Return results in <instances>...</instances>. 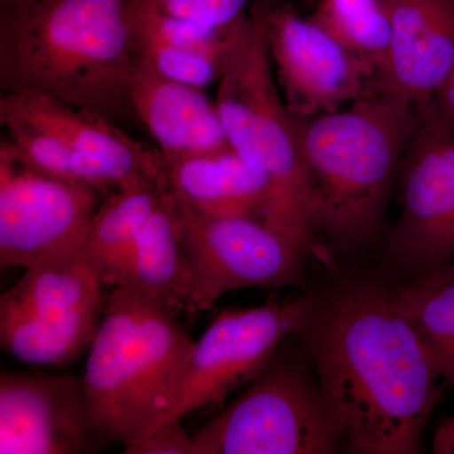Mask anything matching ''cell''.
Masks as SVG:
<instances>
[{"mask_svg":"<svg viewBox=\"0 0 454 454\" xmlns=\"http://www.w3.org/2000/svg\"><path fill=\"white\" fill-rule=\"evenodd\" d=\"M443 379L444 380L450 382V384H454V358L452 364H450V369H448L447 372L444 373Z\"/></svg>","mask_w":454,"mask_h":454,"instance_id":"cell-28","label":"cell"},{"mask_svg":"<svg viewBox=\"0 0 454 454\" xmlns=\"http://www.w3.org/2000/svg\"><path fill=\"white\" fill-rule=\"evenodd\" d=\"M143 3L170 16L225 28L247 12L249 0H143Z\"/></svg>","mask_w":454,"mask_h":454,"instance_id":"cell-24","label":"cell"},{"mask_svg":"<svg viewBox=\"0 0 454 454\" xmlns=\"http://www.w3.org/2000/svg\"><path fill=\"white\" fill-rule=\"evenodd\" d=\"M127 454H196L193 435L188 434L182 419L173 418L155 427L138 441L124 447Z\"/></svg>","mask_w":454,"mask_h":454,"instance_id":"cell-25","label":"cell"},{"mask_svg":"<svg viewBox=\"0 0 454 454\" xmlns=\"http://www.w3.org/2000/svg\"><path fill=\"white\" fill-rule=\"evenodd\" d=\"M104 288L97 271L76 252L26 269L23 277L2 293L0 304L43 315H66L101 309Z\"/></svg>","mask_w":454,"mask_h":454,"instance_id":"cell-20","label":"cell"},{"mask_svg":"<svg viewBox=\"0 0 454 454\" xmlns=\"http://www.w3.org/2000/svg\"><path fill=\"white\" fill-rule=\"evenodd\" d=\"M230 27L200 25L139 0L133 18L136 59L168 79L205 89L219 82Z\"/></svg>","mask_w":454,"mask_h":454,"instance_id":"cell-16","label":"cell"},{"mask_svg":"<svg viewBox=\"0 0 454 454\" xmlns=\"http://www.w3.org/2000/svg\"><path fill=\"white\" fill-rule=\"evenodd\" d=\"M265 27L274 74L293 115L310 118L378 95L375 68L291 4L265 0Z\"/></svg>","mask_w":454,"mask_h":454,"instance_id":"cell-11","label":"cell"},{"mask_svg":"<svg viewBox=\"0 0 454 454\" xmlns=\"http://www.w3.org/2000/svg\"><path fill=\"white\" fill-rule=\"evenodd\" d=\"M104 196L35 168L11 139L0 143V264L28 269L79 250Z\"/></svg>","mask_w":454,"mask_h":454,"instance_id":"cell-10","label":"cell"},{"mask_svg":"<svg viewBox=\"0 0 454 454\" xmlns=\"http://www.w3.org/2000/svg\"><path fill=\"white\" fill-rule=\"evenodd\" d=\"M0 113L31 121L64 140L110 191L157 184L166 177L160 152L130 138L103 116L29 92L2 95Z\"/></svg>","mask_w":454,"mask_h":454,"instance_id":"cell-13","label":"cell"},{"mask_svg":"<svg viewBox=\"0 0 454 454\" xmlns=\"http://www.w3.org/2000/svg\"><path fill=\"white\" fill-rule=\"evenodd\" d=\"M394 301L443 379L454 358V264L413 277Z\"/></svg>","mask_w":454,"mask_h":454,"instance_id":"cell-21","label":"cell"},{"mask_svg":"<svg viewBox=\"0 0 454 454\" xmlns=\"http://www.w3.org/2000/svg\"><path fill=\"white\" fill-rule=\"evenodd\" d=\"M103 447L82 376L0 373V454H82Z\"/></svg>","mask_w":454,"mask_h":454,"instance_id":"cell-12","label":"cell"},{"mask_svg":"<svg viewBox=\"0 0 454 454\" xmlns=\"http://www.w3.org/2000/svg\"><path fill=\"white\" fill-rule=\"evenodd\" d=\"M121 286L188 312L192 277L167 177L153 210L140 230Z\"/></svg>","mask_w":454,"mask_h":454,"instance_id":"cell-18","label":"cell"},{"mask_svg":"<svg viewBox=\"0 0 454 454\" xmlns=\"http://www.w3.org/2000/svg\"><path fill=\"white\" fill-rule=\"evenodd\" d=\"M315 301L313 295H301L221 310L193 343L177 396L163 422L182 419L203 406L223 404L247 387L280 346L303 328Z\"/></svg>","mask_w":454,"mask_h":454,"instance_id":"cell-9","label":"cell"},{"mask_svg":"<svg viewBox=\"0 0 454 454\" xmlns=\"http://www.w3.org/2000/svg\"><path fill=\"white\" fill-rule=\"evenodd\" d=\"M163 163L170 190L193 210L262 221L270 199V182L234 149L172 158Z\"/></svg>","mask_w":454,"mask_h":454,"instance_id":"cell-17","label":"cell"},{"mask_svg":"<svg viewBox=\"0 0 454 454\" xmlns=\"http://www.w3.org/2000/svg\"><path fill=\"white\" fill-rule=\"evenodd\" d=\"M139 0H0V94L44 95L115 122L133 116Z\"/></svg>","mask_w":454,"mask_h":454,"instance_id":"cell-2","label":"cell"},{"mask_svg":"<svg viewBox=\"0 0 454 454\" xmlns=\"http://www.w3.org/2000/svg\"><path fill=\"white\" fill-rule=\"evenodd\" d=\"M166 177L157 184L114 190L86 227L79 252L106 288L121 286L140 230L153 210Z\"/></svg>","mask_w":454,"mask_h":454,"instance_id":"cell-19","label":"cell"},{"mask_svg":"<svg viewBox=\"0 0 454 454\" xmlns=\"http://www.w3.org/2000/svg\"><path fill=\"white\" fill-rule=\"evenodd\" d=\"M432 97L439 118L454 130V65Z\"/></svg>","mask_w":454,"mask_h":454,"instance_id":"cell-26","label":"cell"},{"mask_svg":"<svg viewBox=\"0 0 454 454\" xmlns=\"http://www.w3.org/2000/svg\"><path fill=\"white\" fill-rule=\"evenodd\" d=\"M293 121L309 223L322 252H363L379 243L417 128L414 103L378 94Z\"/></svg>","mask_w":454,"mask_h":454,"instance_id":"cell-3","label":"cell"},{"mask_svg":"<svg viewBox=\"0 0 454 454\" xmlns=\"http://www.w3.org/2000/svg\"><path fill=\"white\" fill-rule=\"evenodd\" d=\"M291 339V337H289ZM288 340L196 434V454L343 453V435L306 351Z\"/></svg>","mask_w":454,"mask_h":454,"instance_id":"cell-6","label":"cell"},{"mask_svg":"<svg viewBox=\"0 0 454 454\" xmlns=\"http://www.w3.org/2000/svg\"><path fill=\"white\" fill-rule=\"evenodd\" d=\"M215 103L230 146L270 182L262 221L309 255H321L307 211L294 121L269 55L265 0L230 27Z\"/></svg>","mask_w":454,"mask_h":454,"instance_id":"cell-5","label":"cell"},{"mask_svg":"<svg viewBox=\"0 0 454 454\" xmlns=\"http://www.w3.org/2000/svg\"><path fill=\"white\" fill-rule=\"evenodd\" d=\"M414 106L417 128L396 179L402 212L382 247L391 267L417 277L454 264V130L432 95Z\"/></svg>","mask_w":454,"mask_h":454,"instance_id":"cell-7","label":"cell"},{"mask_svg":"<svg viewBox=\"0 0 454 454\" xmlns=\"http://www.w3.org/2000/svg\"><path fill=\"white\" fill-rule=\"evenodd\" d=\"M0 122L8 131V139L35 168L53 177L88 184L104 196L112 192L94 168L59 137L11 114L0 113Z\"/></svg>","mask_w":454,"mask_h":454,"instance_id":"cell-23","label":"cell"},{"mask_svg":"<svg viewBox=\"0 0 454 454\" xmlns=\"http://www.w3.org/2000/svg\"><path fill=\"white\" fill-rule=\"evenodd\" d=\"M309 17L349 52L380 73L391 35L385 0H317Z\"/></svg>","mask_w":454,"mask_h":454,"instance_id":"cell-22","label":"cell"},{"mask_svg":"<svg viewBox=\"0 0 454 454\" xmlns=\"http://www.w3.org/2000/svg\"><path fill=\"white\" fill-rule=\"evenodd\" d=\"M297 334L339 420L343 453H424L442 375L394 289L345 279L316 297Z\"/></svg>","mask_w":454,"mask_h":454,"instance_id":"cell-1","label":"cell"},{"mask_svg":"<svg viewBox=\"0 0 454 454\" xmlns=\"http://www.w3.org/2000/svg\"><path fill=\"white\" fill-rule=\"evenodd\" d=\"M178 310L130 286H112L82 380L104 446L138 441L167 417L195 340Z\"/></svg>","mask_w":454,"mask_h":454,"instance_id":"cell-4","label":"cell"},{"mask_svg":"<svg viewBox=\"0 0 454 454\" xmlns=\"http://www.w3.org/2000/svg\"><path fill=\"white\" fill-rule=\"evenodd\" d=\"M128 98L134 118L153 137L163 160L231 148L216 103L203 89L162 76L136 59Z\"/></svg>","mask_w":454,"mask_h":454,"instance_id":"cell-15","label":"cell"},{"mask_svg":"<svg viewBox=\"0 0 454 454\" xmlns=\"http://www.w3.org/2000/svg\"><path fill=\"white\" fill-rule=\"evenodd\" d=\"M432 452L454 454V415L439 422L433 435Z\"/></svg>","mask_w":454,"mask_h":454,"instance_id":"cell-27","label":"cell"},{"mask_svg":"<svg viewBox=\"0 0 454 454\" xmlns=\"http://www.w3.org/2000/svg\"><path fill=\"white\" fill-rule=\"evenodd\" d=\"M391 35L378 94L415 103L442 85L454 65V0H385Z\"/></svg>","mask_w":454,"mask_h":454,"instance_id":"cell-14","label":"cell"},{"mask_svg":"<svg viewBox=\"0 0 454 454\" xmlns=\"http://www.w3.org/2000/svg\"><path fill=\"white\" fill-rule=\"evenodd\" d=\"M170 192L192 277L188 312L210 309L238 289L301 286L309 255L273 227L256 217L201 214Z\"/></svg>","mask_w":454,"mask_h":454,"instance_id":"cell-8","label":"cell"}]
</instances>
